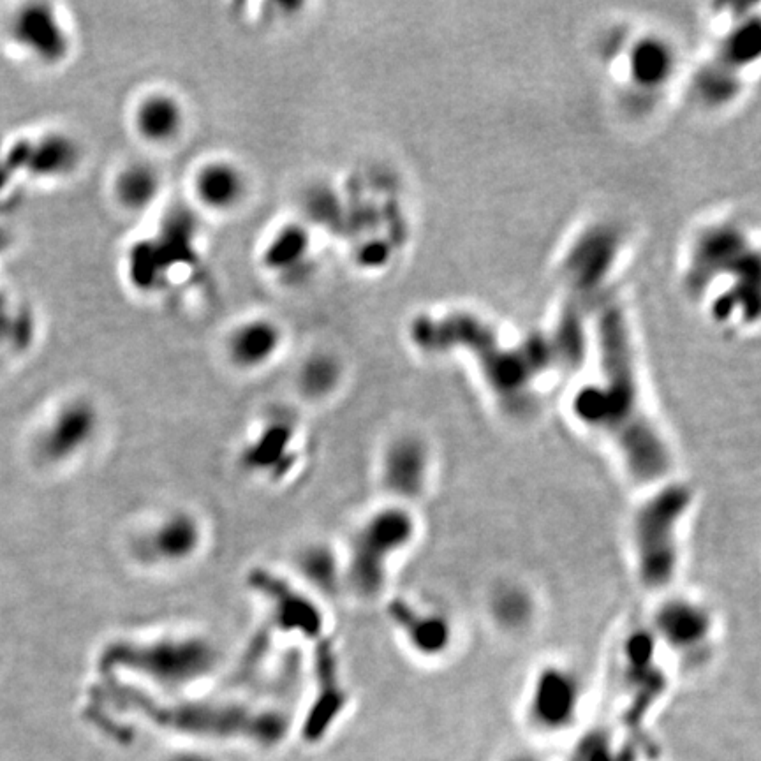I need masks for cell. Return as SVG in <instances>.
<instances>
[{
  "label": "cell",
  "mask_w": 761,
  "mask_h": 761,
  "mask_svg": "<svg viewBox=\"0 0 761 761\" xmlns=\"http://www.w3.org/2000/svg\"><path fill=\"white\" fill-rule=\"evenodd\" d=\"M432 453L423 437H393L381 457V483L397 504L413 503L427 492Z\"/></svg>",
  "instance_id": "ba28073f"
},
{
  "label": "cell",
  "mask_w": 761,
  "mask_h": 761,
  "mask_svg": "<svg viewBox=\"0 0 761 761\" xmlns=\"http://www.w3.org/2000/svg\"><path fill=\"white\" fill-rule=\"evenodd\" d=\"M161 180L157 171L148 164H131L117 177L115 196L127 210H145L157 200Z\"/></svg>",
  "instance_id": "d6986e66"
},
{
  "label": "cell",
  "mask_w": 761,
  "mask_h": 761,
  "mask_svg": "<svg viewBox=\"0 0 761 761\" xmlns=\"http://www.w3.org/2000/svg\"><path fill=\"white\" fill-rule=\"evenodd\" d=\"M282 330L272 319L256 318L238 325L228 342L230 358L240 369H261L282 348Z\"/></svg>",
  "instance_id": "5bb4252c"
},
{
  "label": "cell",
  "mask_w": 761,
  "mask_h": 761,
  "mask_svg": "<svg viewBox=\"0 0 761 761\" xmlns=\"http://www.w3.org/2000/svg\"><path fill=\"white\" fill-rule=\"evenodd\" d=\"M254 584L258 585L266 596L274 599L275 612L284 628L298 629L311 635L321 629L318 610L307 599L291 591L288 585L277 582L270 575H258Z\"/></svg>",
  "instance_id": "e0dca14e"
},
{
  "label": "cell",
  "mask_w": 761,
  "mask_h": 761,
  "mask_svg": "<svg viewBox=\"0 0 761 761\" xmlns=\"http://www.w3.org/2000/svg\"><path fill=\"white\" fill-rule=\"evenodd\" d=\"M656 635L668 649L691 656L707 649L714 629L709 610L688 598H668L654 615Z\"/></svg>",
  "instance_id": "30bf717a"
},
{
  "label": "cell",
  "mask_w": 761,
  "mask_h": 761,
  "mask_svg": "<svg viewBox=\"0 0 761 761\" xmlns=\"http://www.w3.org/2000/svg\"><path fill=\"white\" fill-rule=\"evenodd\" d=\"M300 569L305 578L321 591L332 592L337 587L340 566L330 548L323 545L307 548L300 557Z\"/></svg>",
  "instance_id": "ffe728a7"
},
{
  "label": "cell",
  "mask_w": 761,
  "mask_h": 761,
  "mask_svg": "<svg viewBox=\"0 0 761 761\" xmlns=\"http://www.w3.org/2000/svg\"><path fill=\"white\" fill-rule=\"evenodd\" d=\"M286 422H275L266 427L263 434L252 441L245 450L244 464L254 471L263 473H284L291 459V441L293 430Z\"/></svg>",
  "instance_id": "ac0fdd59"
},
{
  "label": "cell",
  "mask_w": 761,
  "mask_h": 761,
  "mask_svg": "<svg viewBox=\"0 0 761 761\" xmlns=\"http://www.w3.org/2000/svg\"><path fill=\"white\" fill-rule=\"evenodd\" d=\"M9 39L41 64H55L67 53L66 30L48 6H25L11 15Z\"/></svg>",
  "instance_id": "8fae6325"
},
{
  "label": "cell",
  "mask_w": 761,
  "mask_h": 761,
  "mask_svg": "<svg viewBox=\"0 0 761 761\" xmlns=\"http://www.w3.org/2000/svg\"><path fill=\"white\" fill-rule=\"evenodd\" d=\"M247 193V180L237 164L230 161H210L196 171L194 194L215 212L237 208Z\"/></svg>",
  "instance_id": "9a60e30c"
},
{
  "label": "cell",
  "mask_w": 761,
  "mask_h": 761,
  "mask_svg": "<svg viewBox=\"0 0 761 761\" xmlns=\"http://www.w3.org/2000/svg\"><path fill=\"white\" fill-rule=\"evenodd\" d=\"M584 689L577 673L552 665L532 680L527 698V717L543 735H561L577 723Z\"/></svg>",
  "instance_id": "52a82bcc"
},
{
  "label": "cell",
  "mask_w": 761,
  "mask_h": 761,
  "mask_svg": "<svg viewBox=\"0 0 761 761\" xmlns=\"http://www.w3.org/2000/svg\"><path fill=\"white\" fill-rule=\"evenodd\" d=\"M99 413L87 400H73L55 414L45 437L41 453L50 462H66L82 455L94 443L99 432Z\"/></svg>",
  "instance_id": "7c38bea8"
},
{
  "label": "cell",
  "mask_w": 761,
  "mask_h": 761,
  "mask_svg": "<svg viewBox=\"0 0 761 761\" xmlns=\"http://www.w3.org/2000/svg\"><path fill=\"white\" fill-rule=\"evenodd\" d=\"M133 124L141 140L152 145H168L184 131V106L171 94L152 92L136 104Z\"/></svg>",
  "instance_id": "4fadbf2b"
},
{
  "label": "cell",
  "mask_w": 761,
  "mask_h": 761,
  "mask_svg": "<svg viewBox=\"0 0 761 761\" xmlns=\"http://www.w3.org/2000/svg\"><path fill=\"white\" fill-rule=\"evenodd\" d=\"M636 506L629 524V543L638 582L649 592H666L679 575L682 527L695 494L686 483H658Z\"/></svg>",
  "instance_id": "3957f363"
},
{
  "label": "cell",
  "mask_w": 761,
  "mask_h": 761,
  "mask_svg": "<svg viewBox=\"0 0 761 761\" xmlns=\"http://www.w3.org/2000/svg\"><path fill=\"white\" fill-rule=\"evenodd\" d=\"M413 339L425 351L469 353L497 399L517 413L531 402L532 386L540 377L550 370L575 367L582 355L577 342L562 328L552 340H529L520 348H506L483 321L467 314L420 319Z\"/></svg>",
  "instance_id": "7a4b0ae2"
},
{
  "label": "cell",
  "mask_w": 761,
  "mask_h": 761,
  "mask_svg": "<svg viewBox=\"0 0 761 761\" xmlns=\"http://www.w3.org/2000/svg\"><path fill=\"white\" fill-rule=\"evenodd\" d=\"M219 652L201 636H168L150 642L119 640L104 649V670H127L164 688L191 686L214 672Z\"/></svg>",
  "instance_id": "277c9868"
},
{
  "label": "cell",
  "mask_w": 761,
  "mask_h": 761,
  "mask_svg": "<svg viewBox=\"0 0 761 761\" xmlns=\"http://www.w3.org/2000/svg\"><path fill=\"white\" fill-rule=\"evenodd\" d=\"M119 691V702L129 705V709L140 710L141 714L152 717L159 725L170 726L175 730L194 732L196 735L212 737H231L245 735L251 739L275 740L282 732L281 717L274 714H256L240 707H219V705H178L164 707L154 703L143 695H129L126 688L111 686Z\"/></svg>",
  "instance_id": "8992f818"
},
{
  "label": "cell",
  "mask_w": 761,
  "mask_h": 761,
  "mask_svg": "<svg viewBox=\"0 0 761 761\" xmlns=\"http://www.w3.org/2000/svg\"><path fill=\"white\" fill-rule=\"evenodd\" d=\"M598 333L601 383L578 393L573 411L578 422L608 439L631 480L654 487L670 480L672 448L643 404L628 325L619 305H605Z\"/></svg>",
  "instance_id": "6da1fadb"
},
{
  "label": "cell",
  "mask_w": 761,
  "mask_h": 761,
  "mask_svg": "<svg viewBox=\"0 0 761 761\" xmlns=\"http://www.w3.org/2000/svg\"><path fill=\"white\" fill-rule=\"evenodd\" d=\"M508 761H543V760H538L536 756H531V754H517V756H511L510 760Z\"/></svg>",
  "instance_id": "7402d4cb"
},
{
  "label": "cell",
  "mask_w": 761,
  "mask_h": 761,
  "mask_svg": "<svg viewBox=\"0 0 761 761\" xmlns=\"http://www.w3.org/2000/svg\"><path fill=\"white\" fill-rule=\"evenodd\" d=\"M393 622L399 624L400 631L406 636L409 647L414 652L436 658L448 651L451 643V628L443 617L436 614H423L406 603H393Z\"/></svg>",
  "instance_id": "2e32d148"
},
{
  "label": "cell",
  "mask_w": 761,
  "mask_h": 761,
  "mask_svg": "<svg viewBox=\"0 0 761 761\" xmlns=\"http://www.w3.org/2000/svg\"><path fill=\"white\" fill-rule=\"evenodd\" d=\"M203 543V527L193 513L173 511L143 532L136 552L141 561L171 566L193 559Z\"/></svg>",
  "instance_id": "9c48e42d"
},
{
  "label": "cell",
  "mask_w": 761,
  "mask_h": 761,
  "mask_svg": "<svg viewBox=\"0 0 761 761\" xmlns=\"http://www.w3.org/2000/svg\"><path fill=\"white\" fill-rule=\"evenodd\" d=\"M418 522L404 504H392L374 511L356 531L344 577L356 596L372 599L385 591L392 562L413 545Z\"/></svg>",
  "instance_id": "5b68a950"
},
{
  "label": "cell",
  "mask_w": 761,
  "mask_h": 761,
  "mask_svg": "<svg viewBox=\"0 0 761 761\" xmlns=\"http://www.w3.org/2000/svg\"><path fill=\"white\" fill-rule=\"evenodd\" d=\"M339 365L330 356L309 358L300 372V388L309 399H323L339 385Z\"/></svg>",
  "instance_id": "44dd1931"
}]
</instances>
